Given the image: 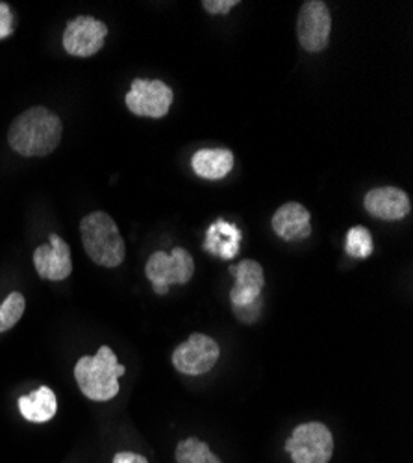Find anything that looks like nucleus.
Listing matches in <instances>:
<instances>
[{"label":"nucleus","mask_w":413,"mask_h":463,"mask_svg":"<svg viewBox=\"0 0 413 463\" xmlns=\"http://www.w3.org/2000/svg\"><path fill=\"white\" fill-rule=\"evenodd\" d=\"M63 125L56 113L45 106H33L23 111L12 123L8 143L21 156H49L61 141Z\"/></svg>","instance_id":"1"},{"label":"nucleus","mask_w":413,"mask_h":463,"mask_svg":"<svg viewBox=\"0 0 413 463\" xmlns=\"http://www.w3.org/2000/svg\"><path fill=\"white\" fill-rule=\"evenodd\" d=\"M116 353L102 345L95 356H84L74 365V378L80 392L95 402H106L119 395V378L125 374Z\"/></svg>","instance_id":"2"},{"label":"nucleus","mask_w":413,"mask_h":463,"mask_svg":"<svg viewBox=\"0 0 413 463\" xmlns=\"http://www.w3.org/2000/svg\"><path fill=\"white\" fill-rule=\"evenodd\" d=\"M80 234L86 254L97 265L114 269L125 261V240L116 221L108 213L93 212L86 215L80 222Z\"/></svg>","instance_id":"3"},{"label":"nucleus","mask_w":413,"mask_h":463,"mask_svg":"<svg viewBox=\"0 0 413 463\" xmlns=\"http://www.w3.org/2000/svg\"><path fill=\"white\" fill-rule=\"evenodd\" d=\"M145 275L156 295H167L169 286L187 284L195 275V260L185 249H173L171 254L155 252L145 265Z\"/></svg>","instance_id":"4"},{"label":"nucleus","mask_w":413,"mask_h":463,"mask_svg":"<svg viewBox=\"0 0 413 463\" xmlns=\"http://www.w3.org/2000/svg\"><path fill=\"white\" fill-rule=\"evenodd\" d=\"M293 463H328L333 454V436L323 422L298 424L286 441Z\"/></svg>","instance_id":"5"},{"label":"nucleus","mask_w":413,"mask_h":463,"mask_svg":"<svg viewBox=\"0 0 413 463\" xmlns=\"http://www.w3.org/2000/svg\"><path fill=\"white\" fill-rule=\"evenodd\" d=\"M219 345L206 334H193L173 353V365L178 373L199 376L210 373L219 360Z\"/></svg>","instance_id":"6"},{"label":"nucleus","mask_w":413,"mask_h":463,"mask_svg":"<svg viewBox=\"0 0 413 463\" xmlns=\"http://www.w3.org/2000/svg\"><path fill=\"white\" fill-rule=\"evenodd\" d=\"M332 30L330 10L321 0H308L298 12L296 35L298 43L308 52H321L328 47Z\"/></svg>","instance_id":"7"},{"label":"nucleus","mask_w":413,"mask_h":463,"mask_svg":"<svg viewBox=\"0 0 413 463\" xmlns=\"http://www.w3.org/2000/svg\"><path fill=\"white\" fill-rule=\"evenodd\" d=\"M173 99V90L162 80L136 79L127 95V106L137 118L160 119L169 113Z\"/></svg>","instance_id":"8"},{"label":"nucleus","mask_w":413,"mask_h":463,"mask_svg":"<svg viewBox=\"0 0 413 463\" xmlns=\"http://www.w3.org/2000/svg\"><path fill=\"white\" fill-rule=\"evenodd\" d=\"M108 26L95 17H77L69 21L63 32V49L70 56H95L106 43Z\"/></svg>","instance_id":"9"},{"label":"nucleus","mask_w":413,"mask_h":463,"mask_svg":"<svg viewBox=\"0 0 413 463\" xmlns=\"http://www.w3.org/2000/svg\"><path fill=\"white\" fill-rule=\"evenodd\" d=\"M51 245H40L33 250L35 271L43 280L61 282L72 273L69 245L56 234L49 236Z\"/></svg>","instance_id":"10"},{"label":"nucleus","mask_w":413,"mask_h":463,"mask_svg":"<svg viewBox=\"0 0 413 463\" xmlns=\"http://www.w3.org/2000/svg\"><path fill=\"white\" fill-rule=\"evenodd\" d=\"M230 273L236 277V284L230 289V300L234 307H243L256 302L266 286L264 269L254 260H243L239 265H232Z\"/></svg>","instance_id":"11"},{"label":"nucleus","mask_w":413,"mask_h":463,"mask_svg":"<svg viewBox=\"0 0 413 463\" xmlns=\"http://www.w3.org/2000/svg\"><path fill=\"white\" fill-rule=\"evenodd\" d=\"M365 210L377 219L382 221H399L404 219L409 210V197L399 187H377L371 189L365 195Z\"/></svg>","instance_id":"12"},{"label":"nucleus","mask_w":413,"mask_h":463,"mask_svg":"<svg viewBox=\"0 0 413 463\" xmlns=\"http://www.w3.org/2000/svg\"><path fill=\"white\" fill-rule=\"evenodd\" d=\"M273 230L284 241H300L312 234L310 212L298 203H287L273 215Z\"/></svg>","instance_id":"13"},{"label":"nucleus","mask_w":413,"mask_h":463,"mask_svg":"<svg viewBox=\"0 0 413 463\" xmlns=\"http://www.w3.org/2000/svg\"><path fill=\"white\" fill-rule=\"evenodd\" d=\"M241 249V230L224 219H217L206 230L204 250L221 258L232 260L239 254Z\"/></svg>","instance_id":"14"},{"label":"nucleus","mask_w":413,"mask_h":463,"mask_svg":"<svg viewBox=\"0 0 413 463\" xmlns=\"http://www.w3.org/2000/svg\"><path fill=\"white\" fill-rule=\"evenodd\" d=\"M192 167L204 180H221L234 167V154L227 148H202L193 154Z\"/></svg>","instance_id":"15"},{"label":"nucleus","mask_w":413,"mask_h":463,"mask_svg":"<svg viewBox=\"0 0 413 463\" xmlns=\"http://www.w3.org/2000/svg\"><path fill=\"white\" fill-rule=\"evenodd\" d=\"M19 411L30 422H47L58 411V399L51 388L42 385L40 390L19 397Z\"/></svg>","instance_id":"16"},{"label":"nucleus","mask_w":413,"mask_h":463,"mask_svg":"<svg viewBox=\"0 0 413 463\" xmlns=\"http://www.w3.org/2000/svg\"><path fill=\"white\" fill-rule=\"evenodd\" d=\"M174 458L176 463H222L211 452V449L197 438H187L180 441L174 450Z\"/></svg>","instance_id":"17"},{"label":"nucleus","mask_w":413,"mask_h":463,"mask_svg":"<svg viewBox=\"0 0 413 463\" xmlns=\"http://www.w3.org/2000/svg\"><path fill=\"white\" fill-rule=\"evenodd\" d=\"M24 307H26V300L19 291H12L6 297V300L0 304V334L8 332L21 321Z\"/></svg>","instance_id":"18"},{"label":"nucleus","mask_w":413,"mask_h":463,"mask_svg":"<svg viewBox=\"0 0 413 463\" xmlns=\"http://www.w3.org/2000/svg\"><path fill=\"white\" fill-rule=\"evenodd\" d=\"M372 236L365 226H352L347 234L345 252L352 258L365 260L372 254Z\"/></svg>","instance_id":"19"},{"label":"nucleus","mask_w":413,"mask_h":463,"mask_svg":"<svg viewBox=\"0 0 413 463\" xmlns=\"http://www.w3.org/2000/svg\"><path fill=\"white\" fill-rule=\"evenodd\" d=\"M15 30V19L6 3H0V40H6Z\"/></svg>","instance_id":"20"},{"label":"nucleus","mask_w":413,"mask_h":463,"mask_svg":"<svg viewBox=\"0 0 413 463\" xmlns=\"http://www.w3.org/2000/svg\"><path fill=\"white\" fill-rule=\"evenodd\" d=\"M259 310H261V298H258L256 302L249 304V306H243V307H234V314L238 316L239 321L243 323H254L259 316Z\"/></svg>","instance_id":"21"},{"label":"nucleus","mask_w":413,"mask_h":463,"mask_svg":"<svg viewBox=\"0 0 413 463\" xmlns=\"http://www.w3.org/2000/svg\"><path fill=\"white\" fill-rule=\"evenodd\" d=\"M202 6L208 14H229L238 6V0H204Z\"/></svg>","instance_id":"22"},{"label":"nucleus","mask_w":413,"mask_h":463,"mask_svg":"<svg viewBox=\"0 0 413 463\" xmlns=\"http://www.w3.org/2000/svg\"><path fill=\"white\" fill-rule=\"evenodd\" d=\"M114 463H148V459L136 452H117L114 456Z\"/></svg>","instance_id":"23"}]
</instances>
